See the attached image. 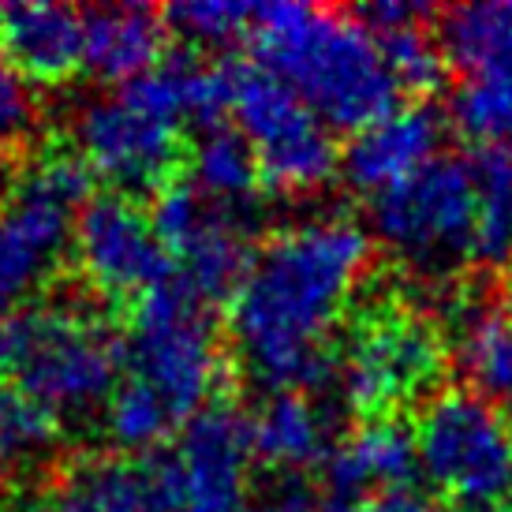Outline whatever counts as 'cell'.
<instances>
[{
  "label": "cell",
  "mask_w": 512,
  "mask_h": 512,
  "mask_svg": "<svg viewBox=\"0 0 512 512\" xmlns=\"http://www.w3.org/2000/svg\"><path fill=\"white\" fill-rule=\"evenodd\" d=\"M370 258L367 228L348 217H314L258 247L228 299V333L262 389L318 397L337 382L329 337L356 307Z\"/></svg>",
  "instance_id": "cell-1"
},
{
  "label": "cell",
  "mask_w": 512,
  "mask_h": 512,
  "mask_svg": "<svg viewBox=\"0 0 512 512\" xmlns=\"http://www.w3.org/2000/svg\"><path fill=\"white\" fill-rule=\"evenodd\" d=\"M120 344L124 370L101 412V427L124 453H157L217 404L225 352L210 303L172 277L131 303Z\"/></svg>",
  "instance_id": "cell-2"
},
{
  "label": "cell",
  "mask_w": 512,
  "mask_h": 512,
  "mask_svg": "<svg viewBox=\"0 0 512 512\" xmlns=\"http://www.w3.org/2000/svg\"><path fill=\"white\" fill-rule=\"evenodd\" d=\"M251 45L258 68L281 79L329 131L356 135L400 109V86L374 34L344 8L258 4Z\"/></svg>",
  "instance_id": "cell-3"
},
{
  "label": "cell",
  "mask_w": 512,
  "mask_h": 512,
  "mask_svg": "<svg viewBox=\"0 0 512 512\" xmlns=\"http://www.w3.org/2000/svg\"><path fill=\"white\" fill-rule=\"evenodd\" d=\"M453 341L434 314L397 292L367 296L348 314L337 385L363 423L404 419L449 389Z\"/></svg>",
  "instance_id": "cell-4"
},
{
  "label": "cell",
  "mask_w": 512,
  "mask_h": 512,
  "mask_svg": "<svg viewBox=\"0 0 512 512\" xmlns=\"http://www.w3.org/2000/svg\"><path fill=\"white\" fill-rule=\"evenodd\" d=\"M124 370V344L79 303H27L0 318V382L64 415L105 412Z\"/></svg>",
  "instance_id": "cell-5"
},
{
  "label": "cell",
  "mask_w": 512,
  "mask_h": 512,
  "mask_svg": "<svg viewBox=\"0 0 512 512\" xmlns=\"http://www.w3.org/2000/svg\"><path fill=\"white\" fill-rule=\"evenodd\" d=\"M90 199L94 172L75 154H45L15 172L0 199V318L19 311L72 251Z\"/></svg>",
  "instance_id": "cell-6"
},
{
  "label": "cell",
  "mask_w": 512,
  "mask_h": 512,
  "mask_svg": "<svg viewBox=\"0 0 512 512\" xmlns=\"http://www.w3.org/2000/svg\"><path fill=\"white\" fill-rule=\"evenodd\" d=\"M374 236L412 273L449 277L475 262L479 199L471 157L441 154L370 199Z\"/></svg>",
  "instance_id": "cell-7"
},
{
  "label": "cell",
  "mask_w": 512,
  "mask_h": 512,
  "mask_svg": "<svg viewBox=\"0 0 512 512\" xmlns=\"http://www.w3.org/2000/svg\"><path fill=\"white\" fill-rule=\"evenodd\" d=\"M251 464L247 415L217 400L143 460L150 512H243Z\"/></svg>",
  "instance_id": "cell-8"
},
{
  "label": "cell",
  "mask_w": 512,
  "mask_h": 512,
  "mask_svg": "<svg viewBox=\"0 0 512 512\" xmlns=\"http://www.w3.org/2000/svg\"><path fill=\"white\" fill-rule=\"evenodd\" d=\"M232 116L277 195H314L341 172L333 131L258 64H232Z\"/></svg>",
  "instance_id": "cell-9"
},
{
  "label": "cell",
  "mask_w": 512,
  "mask_h": 512,
  "mask_svg": "<svg viewBox=\"0 0 512 512\" xmlns=\"http://www.w3.org/2000/svg\"><path fill=\"white\" fill-rule=\"evenodd\" d=\"M419 468L456 505H494L512 490V423L490 400L449 385L415 423Z\"/></svg>",
  "instance_id": "cell-10"
},
{
  "label": "cell",
  "mask_w": 512,
  "mask_h": 512,
  "mask_svg": "<svg viewBox=\"0 0 512 512\" xmlns=\"http://www.w3.org/2000/svg\"><path fill=\"white\" fill-rule=\"evenodd\" d=\"M154 228L169 251L176 277L210 307L232 299L255 262L258 247L251 210L206 199L184 176L154 199Z\"/></svg>",
  "instance_id": "cell-11"
},
{
  "label": "cell",
  "mask_w": 512,
  "mask_h": 512,
  "mask_svg": "<svg viewBox=\"0 0 512 512\" xmlns=\"http://www.w3.org/2000/svg\"><path fill=\"white\" fill-rule=\"evenodd\" d=\"M75 266L101 299L135 303L176 277L154 217L131 195H94L75 221Z\"/></svg>",
  "instance_id": "cell-12"
},
{
  "label": "cell",
  "mask_w": 512,
  "mask_h": 512,
  "mask_svg": "<svg viewBox=\"0 0 512 512\" xmlns=\"http://www.w3.org/2000/svg\"><path fill=\"white\" fill-rule=\"evenodd\" d=\"M445 128H449V120L441 116L434 101L400 105L344 143L341 176L367 199H374L389 187H397L400 180L415 176L419 169H427L434 157H441L438 150Z\"/></svg>",
  "instance_id": "cell-13"
},
{
  "label": "cell",
  "mask_w": 512,
  "mask_h": 512,
  "mask_svg": "<svg viewBox=\"0 0 512 512\" xmlns=\"http://www.w3.org/2000/svg\"><path fill=\"white\" fill-rule=\"evenodd\" d=\"M419 468L415 430L404 419H378L363 423L322 464V494L318 512H356L370 494L389 486H408Z\"/></svg>",
  "instance_id": "cell-14"
},
{
  "label": "cell",
  "mask_w": 512,
  "mask_h": 512,
  "mask_svg": "<svg viewBox=\"0 0 512 512\" xmlns=\"http://www.w3.org/2000/svg\"><path fill=\"white\" fill-rule=\"evenodd\" d=\"M0 57L27 83L60 86L83 72L86 19L79 8L23 0L0 8Z\"/></svg>",
  "instance_id": "cell-15"
},
{
  "label": "cell",
  "mask_w": 512,
  "mask_h": 512,
  "mask_svg": "<svg viewBox=\"0 0 512 512\" xmlns=\"http://www.w3.org/2000/svg\"><path fill=\"white\" fill-rule=\"evenodd\" d=\"M453 333V363L468 389L512 415V296L498 285L471 288Z\"/></svg>",
  "instance_id": "cell-16"
},
{
  "label": "cell",
  "mask_w": 512,
  "mask_h": 512,
  "mask_svg": "<svg viewBox=\"0 0 512 512\" xmlns=\"http://www.w3.org/2000/svg\"><path fill=\"white\" fill-rule=\"evenodd\" d=\"M247 423L255 464L285 479H299V471L326 464L337 449L329 412L311 393H270L247 415Z\"/></svg>",
  "instance_id": "cell-17"
},
{
  "label": "cell",
  "mask_w": 512,
  "mask_h": 512,
  "mask_svg": "<svg viewBox=\"0 0 512 512\" xmlns=\"http://www.w3.org/2000/svg\"><path fill=\"white\" fill-rule=\"evenodd\" d=\"M83 68L101 83L128 86L150 75L165 53V15L143 4L86 8Z\"/></svg>",
  "instance_id": "cell-18"
},
{
  "label": "cell",
  "mask_w": 512,
  "mask_h": 512,
  "mask_svg": "<svg viewBox=\"0 0 512 512\" xmlns=\"http://www.w3.org/2000/svg\"><path fill=\"white\" fill-rule=\"evenodd\" d=\"M23 512H150L143 464L124 456H75Z\"/></svg>",
  "instance_id": "cell-19"
},
{
  "label": "cell",
  "mask_w": 512,
  "mask_h": 512,
  "mask_svg": "<svg viewBox=\"0 0 512 512\" xmlns=\"http://www.w3.org/2000/svg\"><path fill=\"white\" fill-rule=\"evenodd\" d=\"M438 38L445 60L468 75L512 68V0L460 4L438 12Z\"/></svg>",
  "instance_id": "cell-20"
},
{
  "label": "cell",
  "mask_w": 512,
  "mask_h": 512,
  "mask_svg": "<svg viewBox=\"0 0 512 512\" xmlns=\"http://www.w3.org/2000/svg\"><path fill=\"white\" fill-rule=\"evenodd\" d=\"M187 184L206 199L236 210H251V199L262 187V169L251 143L236 128H210L187 150Z\"/></svg>",
  "instance_id": "cell-21"
},
{
  "label": "cell",
  "mask_w": 512,
  "mask_h": 512,
  "mask_svg": "<svg viewBox=\"0 0 512 512\" xmlns=\"http://www.w3.org/2000/svg\"><path fill=\"white\" fill-rule=\"evenodd\" d=\"M449 120L475 150L512 146V68L468 75L456 86Z\"/></svg>",
  "instance_id": "cell-22"
},
{
  "label": "cell",
  "mask_w": 512,
  "mask_h": 512,
  "mask_svg": "<svg viewBox=\"0 0 512 512\" xmlns=\"http://www.w3.org/2000/svg\"><path fill=\"white\" fill-rule=\"evenodd\" d=\"M475 199H479V240L475 262L501 266L512 255V157L505 150L471 154Z\"/></svg>",
  "instance_id": "cell-23"
},
{
  "label": "cell",
  "mask_w": 512,
  "mask_h": 512,
  "mask_svg": "<svg viewBox=\"0 0 512 512\" xmlns=\"http://www.w3.org/2000/svg\"><path fill=\"white\" fill-rule=\"evenodd\" d=\"M60 441V415L45 408L38 397L23 393L19 385L0 382V453L4 460L19 464H38L57 449Z\"/></svg>",
  "instance_id": "cell-24"
},
{
  "label": "cell",
  "mask_w": 512,
  "mask_h": 512,
  "mask_svg": "<svg viewBox=\"0 0 512 512\" xmlns=\"http://www.w3.org/2000/svg\"><path fill=\"white\" fill-rule=\"evenodd\" d=\"M374 42L382 49L389 72L397 79L400 94H415V101H427L430 90L445 83L449 60L441 53L438 38L427 23H412V27H393V30H370Z\"/></svg>",
  "instance_id": "cell-25"
},
{
  "label": "cell",
  "mask_w": 512,
  "mask_h": 512,
  "mask_svg": "<svg viewBox=\"0 0 512 512\" xmlns=\"http://www.w3.org/2000/svg\"><path fill=\"white\" fill-rule=\"evenodd\" d=\"M165 27L187 42L191 49H225L240 38H251L258 4H236V0H187L165 8Z\"/></svg>",
  "instance_id": "cell-26"
},
{
  "label": "cell",
  "mask_w": 512,
  "mask_h": 512,
  "mask_svg": "<svg viewBox=\"0 0 512 512\" xmlns=\"http://www.w3.org/2000/svg\"><path fill=\"white\" fill-rule=\"evenodd\" d=\"M38 128V98L23 75L0 57V154L23 150Z\"/></svg>",
  "instance_id": "cell-27"
},
{
  "label": "cell",
  "mask_w": 512,
  "mask_h": 512,
  "mask_svg": "<svg viewBox=\"0 0 512 512\" xmlns=\"http://www.w3.org/2000/svg\"><path fill=\"white\" fill-rule=\"evenodd\" d=\"M243 512H318V494L299 479H281V483L247 501Z\"/></svg>",
  "instance_id": "cell-28"
},
{
  "label": "cell",
  "mask_w": 512,
  "mask_h": 512,
  "mask_svg": "<svg viewBox=\"0 0 512 512\" xmlns=\"http://www.w3.org/2000/svg\"><path fill=\"white\" fill-rule=\"evenodd\" d=\"M356 512H445V509H438V501L430 498L427 490L408 483V486H389V490L370 494Z\"/></svg>",
  "instance_id": "cell-29"
},
{
  "label": "cell",
  "mask_w": 512,
  "mask_h": 512,
  "mask_svg": "<svg viewBox=\"0 0 512 512\" xmlns=\"http://www.w3.org/2000/svg\"><path fill=\"white\" fill-rule=\"evenodd\" d=\"M8 471H12V464H8L4 453H0V494H4V486H8Z\"/></svg>",
  "instance_id": "cell-30"
},
{
  "label": "cell",
  "mask_w": 512,
  "mask_h": 512,
  "mask_svg": "<svg viewBox=\"0 0 512 512\" xmlns=\"http://www.w3.org/2000/svg\"><path fill=\"white\" fill-rule=\"evenodd\" d=\"M501 512H512V490H509V498H505V505H501Z\"/></svg>",
  "instance_id": "cell-31"
}]
</instances>
